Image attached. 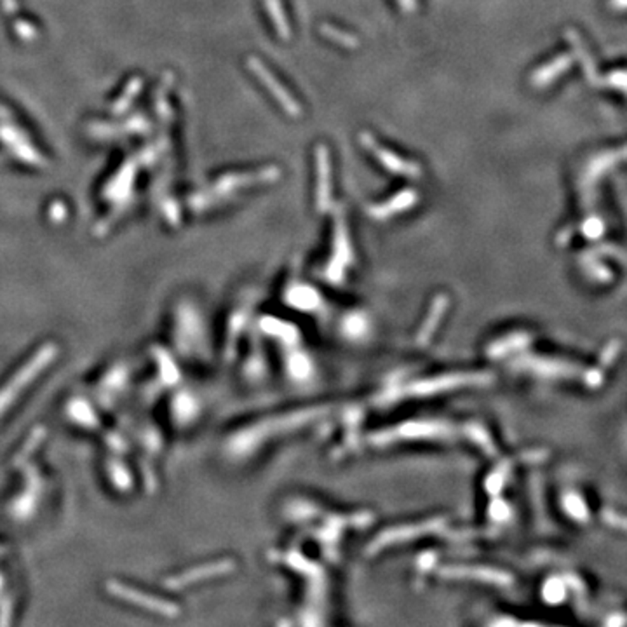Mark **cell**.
Masks as SVG:
<instances>
[{
    "instance_id": "1",
    "label": "cell",
    "mask_w": 627,
    "mask_h": 627,
    "mask_svg": "<svg viewBox=\"0 0 627 627\" xmlns=\"http://www.w3.org/2000/svg\"><path fill=\"white\" fill-rule=\"evenodd\" d=\"M59 347L56 344H46L33 354V358L0 389V415L13 404V401L23 392L25 387H28L42 373L44 370L58 358Z\"/></svg>"
},
{
    "instance_id": "2",
    "label": "cell",
    "mask_w": 627,
    "mask_h": 627,
    "mask_svg": "<svg viewBox=\"0 0 627 627\" xmlns=\"http://www.w3.org/2000/svg\"><path fill=\"white\" fill-rule=\"evenodd\" d=\"M107 591L110 594L117 596L122 602L136 604V607L145 608V610L156 611V614L164 615V617H178L180 608L178 604L168 602V599L159 598V596L146 594L143 591H138V589L131 587V585L121 584L117 580H108L107 582Z\"/></svg>"
},
{
    "instance_id": "3",
    "label": "cell",
    "mask_w": 627,
    "mask_h": 627,
    "mask_svg": "<svg viewBox=\"0 0 627 627\" xmlns=\"http://www.w3.org/2000/svg\"><path fill=\"white\" fill-rule=\"evenodd\" d=\"M232 568H234V565H232V561H227V559L208 563V565H201L197 568H190L187 572L180 573V575L171 577V579L166 580V587L171 589V591H180V589L189 587V585H192L199 580L213 579V577L228 573Z\"/></svg>"
},
{
    "instance_id": "4",
    "label": "cell",
    "mask_w": 627,
    "mask_h": 627,
    "mask_svg": "<svg viewBox=\"0 0 627 627\" xmlns=\"http://www.w3.org/2000/svg\"><path fill=\"white\" fill-rule=\"evenodd\" d=\"M46 435H47V433L44 427H35V429L32 430V434H30V438L26 439L23 448H21L20 452L14 455V459H13L14 467H23L26 462H28L30 457H32L33 453L39 450V446L42 445V441L46 439Z\"/></svg>"
},
{
    "instance_id": "5",
    "label": "cell",
    "mask_w": 627,
    "mask_h": 627,
    "mask_svg": "<svg viewBox=\"0 0 627 627\" xmlns=\"http://www.w3.org/2000/svg\"><path fill=\"white\" fill-rule=\"evenodd\" d=\"M152 354L156 356L160 378H163L164 384L168 385L176 384V382L180 380V371L178 368H176L175 361L171 359V356H169L163 347H152Z\"/></svg>"
},
{
    "instance_id": "6",
    "label": "cell",
    "mask_w": 627,
    "mask_h": 627,
    "mask_svg": "<svg viewBox=\"0 0 627 627\" xmlns=\"http://www.w3.org/2000/svg\"><path fill=\"white\" fill-rule=\"evenodd\" d=\"M69 415L72 416V420H75V422L84 427H89V429H95V427L100 426L95 411L89 408L88 403H84L81 399H75L69 404Z\"/></svg>"
},
{
    "instance_id": "7",
    "label": "cell",
    "mask_w": 627,
    "mask_h": 627,
    "mask_svg": "<svg viewBox=\"0 0 627 627\" xmlns=\"http://www.w3.org/2000/svg\"><path fill=\"white\" fill-rule=\"evenodd\" d=\"M108 476H110V481L114 483V486L119 491H129L133 486V478H131L129 471L124 467V464L117 459H110L107 464Z\"/></svg>"
},
{
    "instance_id": "8",
    "label": "cell",
    "mask_w": 627,
    "mask_h": 627,
    "mask_svg": "<svg viewBox=\"0 0 627 627\" xmlns=\"http://www.w3.org/2000/svg\"><path fill=\"white\" fill-rule=\"evenodd\" d=\"M37 502H35V495L30 493V491H25L23 495L16 498L9 507V514L11 517L18 521H25L28 517H32L33 510H35Z\"/></svg>"
},
{
    "instance_id": "9",
    "label": "cell",
    "mask_w": 627,
    "mask_h": 627,
    "mask_svg": "<svg viewBox=\"0 0 627 627\" xmlns=\"http://www.w3.org/2000/svg\"><path fill=\"white\" fill-rule=\"evenodd\" d=\"M23 471H25L26 488H28V490H26V491H30V493H33V495L40 493V491H42L44 481H42V478H40V474H39V471H37L35 465H26L25 464L23 465Z\"/></svg>"
},
{
    "instance_id": "10",
    "label": "cell",
    "mask_w": 627,
    "mask_h": 627,
    "mask_svg": "<svg viewBox=\"0 0 627 627\" xmlns=\"http://www.w3.org/2000/svg\"><path fill=\"white\" fill-rule=\"evenodd\" d=\"M11 614H13V599L9 594L0 592V626L11 624Z\"/></svg>"
},
{
    "instance_id": "11",
    "label": "cell",
    "mask_w": 627,
    "mask_h": 627,
    "mask_svg": "<svg viewBox=\"0 0 627 627\" xmlns=\"http://www.w3.org/2000/svg\"><path fill=\"white\" fill-rule=\"evenodd\" d=\"M107 443H108V445H110V448H114V450H115V452H121V453L127 452V445H126V441H124L122 438H119V435H115V434H108V435H107Z\"/></svg>"
},
{
    "instance_id": "12",
    "label": "cell",
    "mask_w": 627,
    "mask_h": 627,
    "mask_svg": "<svg viewBox=\"0 0 627 627\" xmlns=\"http://www.w3.org/2000/svg\"><path fill=\"white\" fill-rule=\"evenodd\" d=\"M4 591V577H2V573H0V592Z\"/></svg>"
},
{
    "instance_id": "13",
    "label": "cell",
    "mask_w": 627,
    "mask_h": 627,
    "mask_svg": "<svg viewBox=\"0 0 627 627\" xmlns=\"http://www.w3.org/2000/svg\"><path fill=\"white\" fill-rule=\"evenodd\" d=\"M4 553H6V547H2V546H0V556H2Z\"/></svg>"
}]
</instances>
